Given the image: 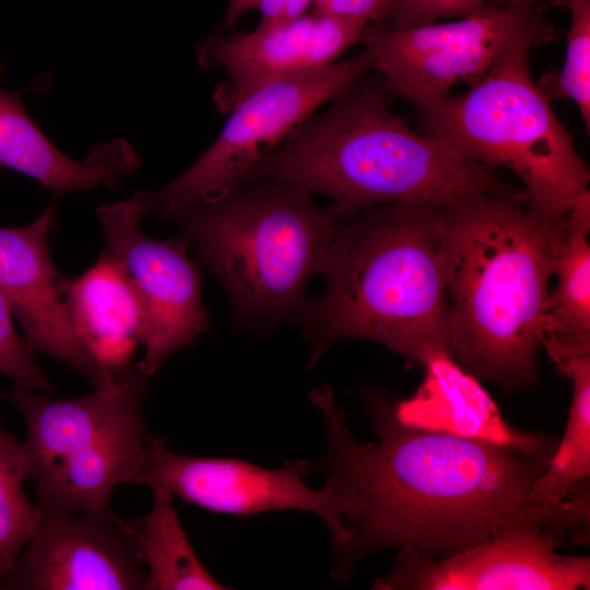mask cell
<instances>
[{"instance_id": "obj_1", "label": "cell", "mask_w": 590, "mask_h": 590, "mask_svg": "<svg viewBox=\"0 0 590 590\" xmlns=\"http://www.w3.org/2000/svg\"><path fill=\"white\" fill-rule=\"evenodd\" d=\"M321 414L327 449L315 469L341 503L331 536V578L349 579L364 556L393 548L397 558L433 560L492 539L550 543L590 541V499L535 500V479L557 442L510 445L401 421L392 399L363 394L374 441L356 439L333 391L309 394Z\"/></svg>"}, {"instance_id": "obj_2", "label": "cell", "mask_w": 590, "mask_h": 590, "mask_svg": "<svg viewBox=\"0 0 590 590\" xmlns=\"http://www.w3.org/2000/svg\"><path fill=\"white\" fill-rule=\"evenodd\" d=\"M559 222L543 221L523 199L503 194L444 206L450 357L506 392L540 381L536 359L547 327Z\"/></svg>"}, {"instance_id": "obj_3", "label": "cell", "mask_w": 590, "mask_h": 590, "mask_svg": "<svg viewBox=\"0 0 590 590\" xmlns=\"http://www.w3.org/2000/svg\"><path fill=\"white\" fill-rule=\"evenodd\" d=\"M365 78L298 126L244 179L287 180L330 198L345 216L396 203L447 206L485 193L526 200L522 188L495 168L409 128L391 110L382 80Z\"/></svg>"}, {"instance_id": "obj_4", "label": "cell", "mask_w": 590, "mask_h": 590, "mask_svg": "<svg viewBox=\"0 0 590 590\" xmlns=\"http://www.w3.org/2000/svg\"><path fill=\"white\" fill-rule=\"evenodd\" d=\"M442 235L444 205L432 203L377 205L344 217L321 273L326 290L299 316L309 366L345 339L379 343L409 364L450 356Z\"/></svg>"}, {"instance_id": "obj_5", "label": "cell", "mask_w": 590, "mask_h": 590, "mask_svg": "<svg viewBox=\"0 0 590 590\" xmlns=\"http://www.w3.org/2000/svg\"><path fill=\"white\" fill-rule=\"evenodd\" d=\"M344 217L308 190L261 176L187 202L167 219L244 316L279 321L300 316L307 282L322 273Z\"/></svg>"}, {"instance_id": "obj_6", "label": "cell", "mask_w": 590, "mask_h": 590, "mask_svg": "<svg viewBox=\"0 0 590 590\" xmlns=\"http://www.w3.org/2000/svg\"><path fill=\"white\" fill-rule=\"evenodd\" d=\"M531 48H509L467 92L418 109L425 134L471 162L512 172L529 211L556 223L589 191L590 172L532 78Z\"/></svg>"}, {"instance_id": "obj_7", "label": "cell", "mask_w": 590, "mask_h": 590, "mask_svg": "<svg viewBox=\"0 0 590 590\" xmlns=\"http://www.w3.org/2000/svg\"><path fill=\"white\" fill-rule=\"evenodd\" d=\"M148 390V377L131 368L82 397L20 387L4 394L25 425L26 477L43 512L104 510L119 485H139L155 440L143 416Z\"/></svg>"}, {"instance_id": "obj_8", "label": "cell", "mask_w": 590, "mask_h": 590, "mask_svg": "<svg viewBox=\"0 0 590 590\" xmlns=\"http://www.w3.org/2000/svg\"><path fill=\"white\" fill-rule=\"evenodd\" d=\"M545 10L544 0H488L455 21L404 30L369 23L359 43L388 90L418 108L459 83L472 86L509 48L552 42L556 32Z\"/></svg>"}, {"instance_id": "obj_9", "label": "cell", "mask_w": 590, "mask_h": 590, "mask_svg": "<svg viewBox=\"0 0 590 590\" xmlns=\"http://www.w3.org/2000/svg\"><path fill=\"white\" fill-rule=\"evenodd\" d=\"M375 71L363 49L311 73L267 84L240 99L210 148L157 190L133 193L144 214L167 219L178 206L212 197L243 180L304 121L363 76Z\"/></svg>"}, {"instance_id": "obj_10", "label": "cell", "mask_w": 590, "mask_h": 590, "mask_svg": "<svg viewBox=\"0 0 590 590\" xmlns=\"http://www.w3.org/2000/svg\"><path fill=\"white\" fill-rule=\"evenodd\" d=\"M96 213L106 250L130 282L143 310L144 351L135 368L149 377L208 329L202 276L181 237L158 240L142 232L144 213L132 198L102 204Z\"/></svg>"}, {"instance_id": "obj_11", "label": "cell", "mask_w": 590, "mask_h": 590, "mask_svg": "<svg viewBox=\"0 0 590 590\" xmlns=\"http://www.w3.org/2000/svg\"><path fill=\"white\" fill-rule=\"evenodd\" d=\"M314 470L315 463L305 460L267 469L245 460L176 453L156 437L139 485L164 487L188 504L219 514L312 512L333 535L341 516L339 494L329 479L320 489L307 486L304 479Z\"/></svg>"}, {"instance_id": "obj_12", "label": "cell", "mask_w": 590, "mask_h": 590, "mask_svg": "<svg viewBox=\"0 0 590 590\" xmlns=\"http://www.w3.org/2000/svg\"><path fill=\"white\" fill-rule=\"evenodd\" d=\"M43 514L0 589L146 590L148 575L129 520L109 508Z\"/></svg>"}, {"instance_id": "obj_13", "label": "cell", "mask_w": 590, "mask_h": 590, "mask_svg": "<svg viewBox=\"0 0 590 590\" xmlns=\"http://www.w3.org/2000/svg\"><path fill=\"white\" fill-rule=\"evenodd\" d=\"M56 205L48 204L33 222L0 226V290L34 353L50 356L85 378L93 389L116 379L108 376L81 342L67 304L66 280L55 267L49 233Z\"/></svg>"}, {"instance_id": "obj_14", "label": "cell", "mask_w": 590, "mask_h": 590, "mask_svg": "<svg viewBox=\"0 0 590 590\" xmlns=\"http://www.w3.org/2000/svg\"><path fill=\"white\" fill-rule=\"evenodd\" d=\"M366 23L314 10L295 19L259 23L252 31L212 36L197 48L199 63L220 68L227 83L217 94L229 110L251 92L321 70L359 43Z\"/></svg>"}, {"instance_id": "obj_15", "label": "cell", "mask_w": 590, "mask_h": 590, "mask_svg": "<svg viewBox=\"0 0 590 590\" xmlns=\"http://www.w3.org/2000/svg\"><path fill=\"white\" fill-rule=\"evenodd\" d=\"M530 540L492 539L433 560L397 558L376 590H588L589 556Z\"/></svg>"}, {"instance_id": "obj_16", "label": "cell", "mask_w": 590, "mask_h": 590, "mask_svg": "<svg viewBox=\"0 0 590 590\" xmlns=\"http://www.w3.org/2000/svg\"><path fill=\"white\" fill-rule=\"evenodd\" d=\"M0 165L60 197L97 187L116 188L139 168L140 158L122 139L96 145L84 161L69 157L26 114L21 92L0 87Z\"/></svg>"}, {"instance_id": "obj_17", "label": "cell", "mask_w": 590, "mask_h": 590, "mask_svg": "<svg viewBox=\"0 0 590 590\" xmlns=\"http://www.w3.org/2000/svg\"><path fill=\"white\" fill-rule=\"evenodd\" d=\"M64 292L75 331L94 361L114 379L129 371L145 322L141 304L111 255L105 249L81 275L66 280Z\"/></svg>"}, {"instance_id": "obj_18", "label": "cell", "mask_w": 590, "mask_h": 590, "mask_svg": "<svg viewBox=\"0 0 590 590\" xmlns=\"http://www.w3.org/2000/svg\"><path fill=\"white\" fill-rule=\"evenodd\" d=\"M423 366L426 378L417 393L409 400L392 399L401 421L519 446L544 438L545 434L521 432L510 426L479 380L447 354L436 353Z\"/></svg>"}, {"instance_id": "obj_19", "label": "cell", "mask_w": 590, "mask_h": 590, "mask_svg": "<svg viewBox=\"0 0 590 590\" xmlns=\"http://www.w3.org/2000/svg\"><path fill=\"white\" fill-rule=\"evenodd\" d=\"M590 191L558 223L554 238L553 276L547 327L542 341L558 368L590 354Z\"/></svg>"}, {"instance_id": "obj_20", "label": "cell", "mask_w": 590, "mask_h": 590, "mask_svg": "<svg viewBox=\"0 0 590 590\" xmlns=\"http://www.w3.org/2000/svg\"><path fill=\"white\" fill-rule=\"evenodd\" d=\"M152 506L129 519L146 575V590L228 589L219 582L197 556L164 487L151 486Z\"/></svg>"}, {"instance_id": "obj_21", "label": "cell", "mask_w": 590, "mask_h": 590, "mask_svg": "<svg viewBox=\"0 0 590 590\" xmlns=\"http://www.w3.org/2000/svg\"><path fill=\"white\" fill-rule=\"evenodd\" d=\"M557 369L573 381L571 403L563 438L531 489L535 500L548 504L590 497V354Z\"/></svg>"}, {"instance_id": "obj_22", "label": "cell", "mask_w": 590, "mask_h": 590, "mask_svg": "<svg viewBox=\"0 0 590 590\" xmlns=\"http://www.w3.org/2000/svg\"><path fill=\"white\" fill-rule=\"evenodd\" d=\"M0 388V400L4 399ZM26 464L21 444L0 416V581L36 533L43 510L24 491Z\"/></svg>"}, {"instance_id": "obj_23", "label": "cell", "mask_w": 590, "mask_h": 590, "mask_svg": "<svg viewBox=\"0 0 590 590\" xmlns=\"http://www.w3.org/2000/svg\"><path fill=\"white\" fill-rule=\"evenodd\" d=\"M545 8L564 7L570 12L563 67L538 82L551 98L571 99L590 129V0H545Z\"/></svg>"}, {"instance_id": "obj_24", "label": "cell", "mask_w": 590, "mask_h": 590, "mask_svg": "<svg viewBox=\"0 0 590 590\" xmlns=\"http://www.w3.org/2000/svg\"><path fill=\"white\" fill-rule=\"evenodd\" d=\"M34 354L17 334L11 308L0 290V374L8 376L14 387L51 393L54 385Z\"/></svg>"}, {"instance_id": "obj_25", "label": "cell", "mask_w": 590, "mask_h": 590, "mask_svg": "<svg viewBox=\"0 0 590 590\" xmlns=\"http://www.w3.org/2000/svg\"><path fill=\"white\" fill-rule=\"evenodd\" d=\"M488 0H393L386 22L390 28L404 30L442 19H457L481 9Z\"/></svg>"}, {"instance_id": "obj_26", "label": "cell", "mask_w": 590, "mask_h": 590, "mask_svg": "<svg viewBox=\"0 0 590 590\" xmlns=\"http://www.w3.org/2000/svg\"><path fill=\"white\" fill-rule=\"evenodd\" d=\"M393 0H324L315 7L316 11L341 17L369 23H385Z\"/></svg>"}, {"instance_id": "obj_27", "label": "cell", "mask_w": 590, "mask_h": 590, "mask_svg": "<svg viewBox=\"0 0 590 590\" xmlns=\"http://www.w3.org/2000/svg\"><path fill=\"white\" fill-rule=\"evenodd\" d=\"M288 0H260L257 10L261 12L259 23L267 24L282 19Z\"/></svg>"}, {"instance_id": "obj_28", "label": "cell", "mask_w": 590, "mask_h": 590, "mask_svg": "<svg viewBox=\"0 0 590 590\" xmlns=\"http://www.w3.org/2000/svg\"><path fill=\"white\" fill-rule=\"evenodd\" d=\"M260 0H229L224 26L234 25L239 17L250 10L257 9Z\"/></svg>"}, {"instance_id": "obj_29", "label": "cell", "mask_w": 590, "mask_h": 590, "mask_svg": "<svg viewBox=\"0 0 590 590\" xmlns=\"http://www.w3.org/2000/svg\"><path fill=\"white\" fill-rule=\"evenodd\" d=\"M322 1H324V0H314V5H315V7L318 5V4H320Z\"/></svg>"}, {"instance_id": "obj_30", "label": "cell", "mask_w": 590, "mask_h": 590, "mask_svg": "<svg viewBox=\"0 0 590 590\" xmlns=\"http://www.w3.org/2000/svg\"><path fill=\"white\" fill-rule=\"evenodd\" d=\"M545 1V0H544Z\"/></svg>"}]
</instances>
